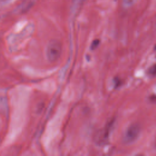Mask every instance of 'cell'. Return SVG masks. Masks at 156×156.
Instances as JSON below:
<instances>
[{
    "mask_svg": "<svg viewBox=\"0 0 156 156\" xmlns=\"http://www.w3.org/2000/svg\"><path fill=\"white\" fill-rule=\"evenodd\" d=\"M62 51V44L60 41L53 40L49 42L46 51V55L50 62H56L60 57Z\"/></svg>",
    "mask_w": 156,
    "mask_h": 156,
    "instance_id": "6da1fadb",
    "label": "cell"
},
{
    "mask_svg": "<svg viewBox=\"0 0 156 156\" xmlns=\"http://www.w3.org/2000/svg\"><path fill=\"white\" fill-rule=\"evenodd\" d=\"M140 132V127L137 123L130 124L126 129L124 136L123 141L126 143H131L135 141L138 137Z\"/></svg>",
    "mask_w": 156,
    "mask_h": 156,
    "instance_id": "7a4b0ae2",
    "label": "cell"
},
{
    "mask_svg": "<svg viewBox=\"0 0 156 156\" xmlns=\"http://www.w3.org/2000/svg\"><path fill=\"white\" fill-rule=\"evenodd\" d=\"M37 0H23L15 9L17 13H24L27 12L37 2Z\"/></svg>",
    "mask_w": 156,
    "mask_h": 156,
    "instance_id": "3957f363",
    "label": "cell"
},
{
    "mask_svg": "<svg viewBox=\"0 0 156 156\" xmlns=\"http://www.w3.org/2000/svg\"><path fill=\"white\" fill-rule=\"evenodd\" d=\"M113 122H114V120L112 119L109 122H108L105 127L103 130H102L100 134V136H99L101 143H103L104 142H105V141L107 140V138L108 137V135L110 131V129L113 126Z\"/></svg>",
    "mask_w": 156,
    "mask_h": 156,
    "instance_id": "277c9868",
    "label": "cell"
},
{
    "mask_svg": "<svg viewBox=\"0 0 156 156\" xmlns=\"http://www.w3.org/2000/svg\"><path fill=\"white\" fill-rule=\"evenodd\" d=\"M137 0H122V4L123 7L126 8H128L133 5Z\"/></svg>",
    "mask_w": 156,
    "mask_h": 156,
    "instance_id": "5b68a950",
    "label": "cell"
},
{
    "mask_svg": "<svg viewBox=\"0 0 156 156\" xmlns=\"http://www.w3.org/2000/svg\"><path fill=\"white\" fill-rule=\"evenodd\" d=\"M148 73L152 76H156V63L152 65L148 69Z\"/></svg>",
    "mask_w": 156,
    "mask_h": 156,
    "instance_id": "8992f818",
    "label": "cell"
},
{
    "mask_svg": "<svg viewBox=\"0 0 156 156\" xmlns=\"http://www.w3.org/2000/svg\"><path fill=\"white\" fill-rule=\"evenodd\" d=\"M99 43H100V40H98V39H96V40H93V42H92V43H91V49H96V48L98 46Z\"/></svg>",
    "mask_w": 156,
    "mask_h": 156,
    "instance_id": "52a82bcc",
    "label": "cell"
},
{
    "mask_svg": "<svg viewBox=\"0 0 156 156\" xmlns=\"http://www.w3.org/2000/svg\"><path fill=\"white\" fill-rule=\"evenodd\" d=\"M14 0H0L1 5H5L12 3Z\"/></svg>",
    "mask_w": 156,
    "mask_h": 156,
    "instance_id": "ba28073f",
    "label": "cell"
},
{
    "mask_svg": "<svg viewBox=\"0 0 156 156\" xmlns=\"http://www.w3.org/2000/svg\"><path fill=\"white\" fill-rule=\"evenodd\" d=\"M116 80L115 81V84H116V86H115V87H118L119 86V82H119V80L118 79H116Z\"/></svg>",
    "mask_w": 156,
    "mask_h": 156,
    "instance_id": "9c48e42d",
    "label": "cell"
},
{
    "mask_svg": "<svg viewBox=\"0 0 156 156\" xmlns=\"http://www.w3.org/2000/svg\"><path fill=\"white\" fill-rule=\"evenodd\" d=\"M154 49H155V50H156V44H155V46H154Z\"/></svg>",
    "mask_w": 156,
    "mask_h": 156,
    "instance_id": "30bf717a",
    "label": "cell"
}]
</instances>
